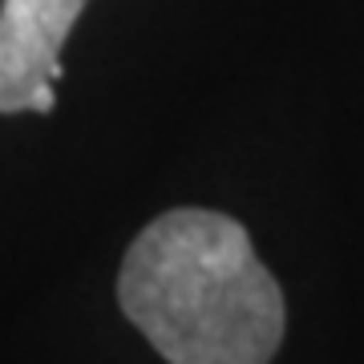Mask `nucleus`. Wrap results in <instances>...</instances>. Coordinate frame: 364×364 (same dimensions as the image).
Listing matches in <instances>:
<instances>
[{
    "instance_id": "f257e3e1",
    "label": "nucleus",
    "mask_w": 364,
    "mask_h": 364,
    "mask_svg": "<svg viewBox=\"0 0 364 364\" xmlns=\"http://www.w3.org/2000/svg\"><path fill=\"white\" fill-rule=\"evenodd\" d=\"M117 304L170 364H267L287 324L247 231L203 207L166 210L134 239Z\"/></svg>"
},
{
    "instance_id": "f03ea898",
    "label": "nucleus",
    "mask_w": 364,
    "mask_h": 364,
    "mask_svg": "<svg viewBox=\"0 0 364 364\" xmlns=\"http://www.w3.org/2000/svg\"><path fill=\"white\" fill-rule=\"evenodd\" d=\"M85 0H0V114L28 109L41 85H57L61 45Z\"/></svg>"
}]
</instances>
